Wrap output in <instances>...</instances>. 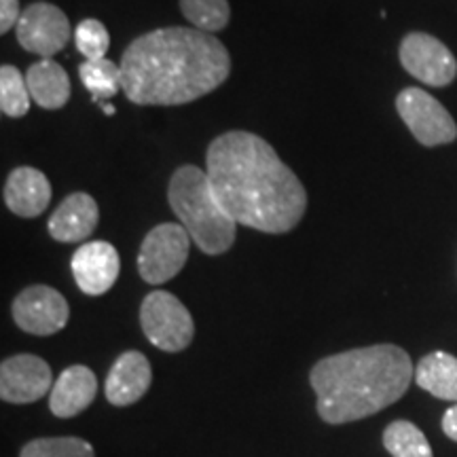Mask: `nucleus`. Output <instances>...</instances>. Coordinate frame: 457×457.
<instances>
[{
	"label": "nucleus",
	"instance_id": "nucleus-1",
	"mask_svg": "<svg viewBox=\"0 0 457 457\" xmlns=\"http://www.w3.org/2000/svg\"><path fill=\"white\" fill-rule=\"evenodd\" d=\"M205 174L225 212L237 225L288 233L307 210V193L273 146L250 131H227L205 155Z\"/></svg>",
	"mask_w": 457,
	"mask_h": 457
},
{
	"label": "nucleus",
	"instance_id": "nucleus-2",
	"mask_svg": "<svg viewBox=\"0 0 457 457\" xmlns=\"http://www.w3.org/2000/svg\"><path fill=\"white\" fill-rule=\"evenodd\" d=\"M231 72L225 45L197 28H159L128 45L121 87L140 106H179L220 87Z\"/></svg>",
	"mask_w": 457,
	"mask_h": 457
},
{
	"label": "nucleus",
	"instance_id": "nucleus-3",
	"mask_svg": "<svg viewBox=\"0 0 457 457\" xmlns=\"http://www.w3.org/2000/svg\"><path fill=\"white\" fill-rule=\"evenodd\" d=\"M415 377L409 353L398 345H370L341 352L313 364L310 381L318 415L327 424H350L390 407Z\"/></svg>",
	"mask_w": 457,
	"mask_h": 457
},
{
	"label": "nucleus",
	"instance_id": "nucleus-4",
	"mask_svg": "<svg viewBox=\"0 0 457 457\" xmlns=\"http://www.w3.org/2000/svg\"><path fill=\"white\" fill-rule=\"evenodd\" d=\"M168 199L180 225L205 254H222L236 242L237 222L225 212L208 174L195 165H182L170 180Z\"/></svg>",
	"mask_w": 457,
	"mask_h": 457
},
{
	"label": "nucleus",
	"instance_id": "nucleus-5",
	"mask_svg": "<svg viewBox=\"0 0 457 457\" xmlns=\"http://www.w3.org/2000/svg\"><path fill=\"white\" fill-rule=\"evenodd\" d=\"M140 324L148 341L163 352H182L195 335L191 313L171 293L155 290L142 301Z\"/></svg>",
	"mask_w": 457,
	"mask_h": 457
},
{
	"label": "nucleus",
	"instance_id": "nucleus-6",
	"mask_svg": "<svg viewBox=\"0 0 457 457\" xmlns=\"http://www.w3.org/2000/svg\"><path fill=\"white\" fill-rule=\"evenodd\" d=\"M191 248V236L182 225L163 222L148 231L138 254V271L148 284H163L176 278L185 267Z\"/></svg>",
	"mask_w": 457,
	"mask_h": 457
},
{
	"label": "nucleus",
	"instance_id": "nucleus-7",
	"mask_svg": "<svg viewBox=\"0 0 457 457\" xmlns=\"http://www.w3.org/2000/svg\"><path fill=\"white\" fill-rule=\"evenodd\" d=\"M396 108L411 134L424 146L449 145L457 138V125L436 98L424 89L407 87L398 94Z\"/></svg>",
	"mask_w": 457,
	"mask_h": 457
},
{
	"label": "nucleus",
	"instance_id": "nucleus-8",
	"mask_svg": "<svg viewBox=\"0 0 457 457\" xmlns=\"http://www.w3.org/2000/svg\"><path fill=\"white\" fill-rule=\"evenodd\" d=\"M15 34L17 43L26 51L41 55L43 60H51L66 47L72 30L64 11L49 3H34L21 13Z\"/></svg>",
	"mask_w": 457,
	"mask_h": 457
},
{
	"label": "nucleus",
	"instance_id": "nucleus-9",
	"mask_svg": "<svg viewBox=\"0 0 457 457\" xmlns=\"http://www.w3.org/2000/svg\"><path fill=\"white\" fill-rule=\"evenodd\" d=\"M400 64L404 71L432 87L453 83L457 62L451 51L426 32H411L400 43Z\"/></svg>",
	"mask_w": 457,
	"mask_h": 457
},
{
	"label": "nucleus",
	"instance_id": "nucleus-10",
	"mask_svg": "<svg viewBox=\"0 0 457 457\" xmlns=\"http://www.w3.org/2000/svg\"><path fill=\"white\" fill-rule=\"evenodd\" d=\"M71 318V307L64 296L51 286H28L13 301V320L30 335L49 337L60 333Z\"/></svg>",
	"mask_w": 457,
	"mask_h": 457
},
{
	"label": "nucleus",
	"instance_id": "nucleus-11",
	"mask_svg": "<svg viewBox=\"0 0 457 457\" xmlns=\"http://www.w3.org/2000/svg\"><path fill=\"white\" fill-rule=\"evenodd\" d=\"M54 387L51 367L32 353H17L3 360L0 367V398L4 403L30 404L41 400Z\"/></svg>",
	"mask_w": 457,
	"mask_h": 457
},
{
	"label": "nucleus",
	"instance_id": "nucleus-12",
	"mask_svg": "<svg viewBox=\"0 0 457 457\" xmlns=\"http://www.w3.org/2000/svg\"><path fill=\"white\" fill-rule=\"evenodd\" d=\"M121 270L117 250L108 242H89L72 256V276L85 295L98 296L112 288Z\"/></svg>",
	"mask_w": 457,
	"mask_h": 457
},
{
	"label": "nucleus",
	"instance_id": "nucleus-13",
	"mask_svg": "<svg viewBox=\"0 0 457 457\" xmlns=\"http://www.w3.org/2000/svg\"><path fill=\"white\" fill-rule=\"evenodd\" d=\"M153 370L145 353L125 352L114 360L111 373L106 377L104 394L114 407H128L138 403L151 387Z\"/></svg>",
	"mask_w": 457,
	"mask_h": 457
},
{
	"label": "nucleus",
	"instance_id": "nucleus-14",
	"mask_svg": "<svg viewBox=\"0 0 457 457\" xmlns=\"http://www.w3.org/2000/svg\"><path fill=\"white\" fill-rule=\"evenodd\" d=\"M51 202V185L41 170L21 165L9 174L4 185V204L21 219L43 214Z\"/></svg>",
	"mask_w": 457,
	"mask_h": 457
},
{
	"label": "nucleus",
	"instance_id": "nucleus-15",
	"mask_svg": "<svg viewBox=\"0 0 457 457\" xmlns=\"http://www.w3.org/2000/svg\"><path fill=\"white\" fill-rule=\"evenodd\" d=\"M98 204L87 193H72L49 219V233L57 242L77 244L87 239L98 227Z\"/></svg>",
	"mask_w": 457,
	"mask_h": 457
},
{
	"label": "nucleus",
	"instance_id": "nucleus-16",
	"mask_svg": "<svg viewBox=\"0 0 457 457\" xmlns=\"http://www.w3.org/2000/svg\"><path fill=\"white\" fill-rule=\"evenodd\" d=\"M96 394H98V379L94 370L83 364H74L57 377L51 387L49 409L55 417L68 420V417L83 413L94 403Z\"/></svg>",
	"mask_w": 457,
	"mask_h": 457
},
{
	"label": "nucleus",
	"instance_id": "nucleus-17",
	"mask_svg": "<svg viewBox=\"0 0 457 457\" xmlns=\"http://www.w3.org/2000/svg\"><path fill=\"white\" fill-rule=\"evenodd\" d=\"M26 83L32 100L45 111H57L71 98V79L54 60H41L28 68Z\"/></svg>",
	"mask_w": 457,
	"mask_h": 457
},
{
	"label": "nucleus",
	"instance_id": "nucleus-18",
	"mask_svg": "<svg viewBox=\"0 0 457 457\" xmlns=\"http://www.w3.org/2000/svg\"><path fill=\"white\" fill-rule=\"evenodd\" d=\"M415 384L441 400L457 403V358L447 352H432L420 360Z\"/></svg>",
	"mask_w": 457,
	"mask_h": 457
},
{
	"label": "nucleus",
	"instance_id": "nucleus-19",
	"mask_svg": "<svg viewBox=\"0 0 457 457\" xmlns=\"http://www.w3.org/2000/svg\"><path fill=\"white\" fill-rule=\"evenodd\" d=\"M384 447L392 457H434L426 434L413 421H392L384 432Z\"/></svg>",
	"mask_w": 457,
	"mask_h": 457
},
{
	"label": "nucleus",
	"instance_id": "nucleus-20",
	"mask_svg": "<svg viewBox=\"0 0 457 457\" xmlns=\"http://www.w3.org/2000/svg\"><path fill=\"white\" fill-rule=\"evenodd\" d=\"M81 81L96 100H111L121 87V64H114L112 60H87L79 68Z\"/></svg>",
	"mask_w": 457,
	"mask_h": 457
},
{
	"label": "nucleus",
	"instance_id": "nucleus-21",
	"mask_svg": "<svg viewBox=\"0 0 457 457\" xmlns=\"http://www.w3.org/2000/svg\"><path fill=\"white\" fill-rule=\"evenodd\" d=\"M30 89L26 77L15 66L0 68V108L7 117H24L30 111Z\"/></svg>",
	"mask_w": 457,
	"mask_h": 457
},
{
	"label": "nucleus",
	"instance_id": "nucleus-22",
	"mask_svg": "<svg viewBox=\"0 0 457 457\" xmlns=\"http://www.w3.org/2000/svg\"><path fill=\"white\" fill-rule=\"evenodd\" d=\"M182 15L202 32H219L231 20L227 0H180Z\"/></svg>",
	"mask_w": 457,
	"mask_h": 457
},
{
	"label": "nucleus",
	"instance_id": "nucleus-23",
	"mask_svg": "<svg viewBox=\"0 0 457 457\" xmlns=\"http://www.w3.org/2000/svg\"><path fill=\"white\" fill-rule=\"evenodd\" d=\"M20 457H96L94 447L77 436L37 438L21 449Z\"/></svg>",
	"mask_w": 457,
	"mask_h": 457
},
{
	"label": "nucleus",
	"instance_id": "nucleus-24",
	"mask_svg": "<svg viewBox=\"0 0 457 457\" xmlns=\"http://www.w3.org/2000/svg\"><path fill=\"white\" fill-rule=\"evenodd\" d=\"M74 43H77L79 54H83L87 60H102L111 45V37L102 21L83 20L74 30Z\"/></svg>",
	"mask_w": 457,
	"mask_h": 457
},
{
	"label": "nucleus",
	"instance_id": "nucleus-25",
	"mask_svg": "<svg viewBox=\"0 0 457 457\" xmlns=\"http://www.w3.org/2000/svg\"><path fill=\"white\" fill-rule=\"evenodd\" d=\"M21 13L20 0H0V32L7 34L11 28H17Z\"/></svg>",
	"mask_w": 457,
	"mask_h": 457
},
{
	"label": "nucleus",
	"instance_id": "nucleus-26",
	"mask_svg": "<svg viewBox=\"0 0 457 457\" xmlns=\"http://www.w3.org/2000/svg\"><path fill=\"white\" fill-rule=\"evenodd\" d=\"M443 432L447 434L451 441L457 443V403L447 409V413L443 417Z\"/></svg>",
	"mask_w": 457,
	"mask_h": 457
},
{
	"label": "nucleus",
	"instance_id": "nucleus-27",
	"mask_svg": "<svg viewBox=\"0 0 457 457\" xmlns=\"http://www.w3.org/2000/svg\"><path fill=\"white\" fill-rule=\"evenodd\" d=\"M104 114H108V117H112V114H114V106H112V104H104Z\"/></svg>",
	"mask_w": 457,
	"mask_h": 457
}]
</instances>
